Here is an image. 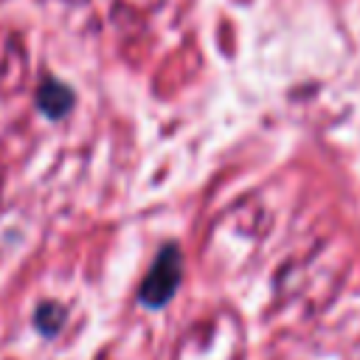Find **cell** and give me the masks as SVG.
<instances>
[{
    "mask_svg": "<svg viewBox=\"0 0 360 360\" xmlns=\"http://www.w3.org/2000/svg\"><path fill=\"white\" fill-rule=\"evenodd\" d=\"M180 270H183V262H180L177 248H174V245H166V248L160 250V256L155 259L149 276H146L143 284H141V298H143V304H149V307H163V304L174 295V290H177V284H180Z\"/></svg>",
    "mask_w": 360,
    "mask_h": 360,
    "instance_id": "1",
    "label": "cell"
},
{
    "mask_svg": "<svg viewBox=\"0 0 360 360\" xmlns=\"http://www.w3.org/2000/svg\"><path fill=\"white\" fill-rule=\"evenodd\" d=\"M37 101H39V107H42L45 115L59 118V115H65V112L73 107V93H70L65 84H59V82H45V84L39 87Z\"/></svg>",
    "mask_w": 360,
    "mask_h": 360,
    "instance_id": "2",
    "label": "cell"
},
{
    "mask_svg": "<svg viewBox=\"0 0 360 360\" xmlns=\"http://www.w3.org/2000/svg\"><path fill=\"white\" fill-rule=\"evenodd\" d=\"M37 323L42 332H53L59 323H62V307L56 304H42L39 307V315H37Z\"/></svg>",
    "mask_w": 360,
    "mask_h": 360,
    "instance_id": "3",
    "label": "cell"
}]
</instances>
